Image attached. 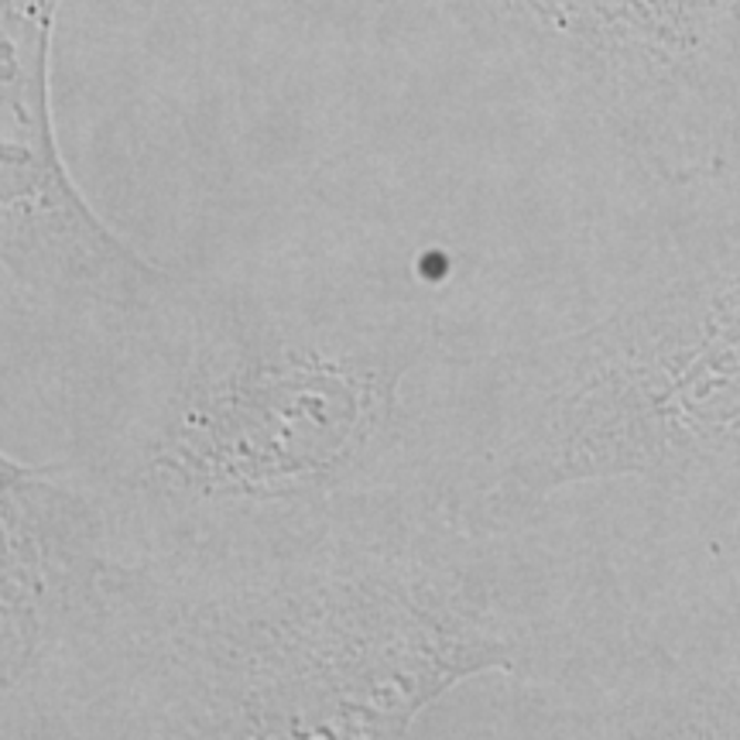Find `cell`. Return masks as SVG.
Segmentation results:
<instances>
[{
	"instance_id": "cell-1",
	"label": "cell",
	"mask_w": 740,
	"mask_h": 740,
	"mask_svg": "<svg viewBox=\"0 0 740 740\" xmlns=\"http://www.w3.org/2000/svg\"><path fill=\"white\" fill-rule=\"evenodd\" d=\"M429 285L350 258L171 271L83 336L69 460L152 566L343 524L460 514L467 336Z\"/></svg>"
},
{
	"instance_id": "cell-2",
	"label": "cell",
	"mask_w": 740,
	"mask_h": 740,
	"mask_svg": "<svg viewBox=\"0 0 740 740\" xmlns=\"http://www.w3.org/2000/svg\"><path fill=\"white\" fill-rule=\"evenodd\" d=\"M545 652L535 528L418 511L199 566L127 559L59 737H408L467 679L535 682Z\"/></svg>"
},
{
	"instance_id": "cell-3",
	"label": "cell",
	"mask_w": 740,
	"mask_h": 740,
	"mask_svg": "<svg viewBox=\"0 0 740 740\" xmlns=\"http://www.w3.org/2000/svg\"><path fill=\"white\" fill-rule=\"evenodd\" d=\"M62 0H0V285L4 315L73 340L145 309L168 268L140 258L73 183L52 121Z\"/></svg>"
},
{
	"instance_id": "cell-4",
	"label": "cell",
	"mask_w": 740,
	"mask_h": 740,
	"mask_svg": "<svg viewBox=\"0 0 740 740\" xmlns=\"http://www.w3.org/2000/svg\"><path fill=\"white\" fill-rule=\"evenodd\" d=\"M124 576L111 511L80 467L0 449V737H59Z\"/></svg>"
},
{
	"instance_id": "cell-5",
	"label": "cell",
	"mask_w": 740,
	"mask_h": 740,
	"mask_svg": "<svg viewBox=\"0 0 740 740\" xmlns=\"http://www.w3.org/2000/svg\"><path fill=\"white\" fill-rule=\"evenodd\" d=\"M470 39L562 107L655 140L740 55V0H449Z\"/></svg>"
},
{
	"instance_id": "cell-6",
	"label": "cell",
	"mask_w": 740,
	"mask_h": 740,
	"mask_svg": "<svg viewBox=\"0 0 740 740\" xmlns=\"http://www.w3.org/2000/svg\"><path fill=\"white\" fill-rule=\"evenodd\" d=\"M449 274H452V258H449L446 251H426V254H418V261H415V278L421 281V285L439 289Z\"/></svg>"
}]
</instances>
